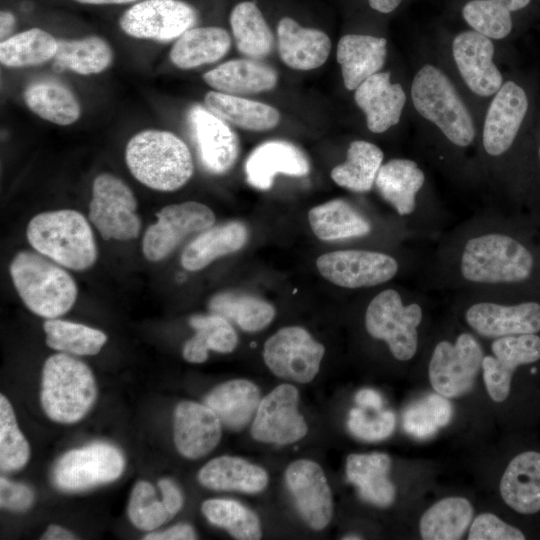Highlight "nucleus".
<instances>
[{
  "mask_svg": "<svg viewBox=\"0 0 540 540\" xmlns=\"http://www.w3.org/2000/svg\"><path fill=\"white\" fill-rule=\"evenodd\" d=\"M18 295L34 314L57 318L68 312L77 298V286L61 265L40 253L21 251L10 263Z\"/></svg>",
  "mask_w": 540,
  "mask_h": 540,
  "instance_id": "7",
  "label": "nucleus"
},
{
  "mask_svg": "<svg viewBox=\"0 0 540 540\" xmlns=\"http://www.w3.org/2000/svg\"><path fill=\"white\" fill-rule=\"evenodd\" d=\"M201 510L214 526L225 529L238 540H258L262 537L261 523L255 512L232 499H208Z\"/></svg>",
  "mask_w": 540,
  "mask_h": 540,
  "instance_id": "46",
  "label": "nucleus"
},
{
  "mask_svg": "<svg viewBox=\"0 0 540 540\" xmlns=\"http://www.w3.org/2000/svg\"><path fill=\"white\" fill-rule=\"evenodd\" d=\"M391 458L381 452L350 454L346 459V476L366 502L378 506H390L396 489L388 474Z\"/></svg>",
  "mask_w": 540,
  "mask_h": 540,
  "instance_id": "29",
  "label": "nucleus"
},
{
  "mask_svg": "<svg viewBox=\"0 0 540 540\" xmlns=\"http://www.w3.org/2000/svg\"><path fill=\"white\" fill-rule=\"evenodd\" d=\"M540 360V336L523 334L491 340L490 353L482 360V377L490 398L495 402L507 399L516 369Z\"/></svg>",
  "mask_w": 540,
  "mask_h": 540,
  "instance_id": "18",
  "label": "nucleus"
},
{
  "mask_svg": "<svg viewBox=\"0 0 540 540\" xmlns=\"http://www.w3.org/2000/svg\"><path fill=\"white\" fill-rule=\"evenodd\" d=\"M34 492L25 484L0 478V506L4 509L22 512L31 507Z\"/></svg>",
  "mask_w": 540,
  "mask_h": 540,
  "instance_id": "53",
  "label": "nucleus"
},
{
  "mask_svg": "<svg viewBox=\"0 0 540 540\" xmlns=\"http://www.w3.org/2000/svg\"><path fill=\"white\" fill-rule=\"evenodd\" d=\"M30 457L29 444L18 428L13 408L0 395V468L10 472L23 468Z\"/></svg>",
  "mask_w": 540,
  "mask_h": 540,
  "instance_id": "49",
  "label": "nucleus"
},
{
  "mask_svg": "<svg viewBox=\"0 0 540 540\" xmlns=\"http://www.w3.org/2000/svg\"><path fill=\"white\" fill-rule=\"evenodd\" d=\"M203 80L215 91L238 96L272 90L278 75L261 61L234 59L206 72Z\"/></svg>",
  "mask_w": 540,
  "mask_h": 540,
  "instance_id": "31",
  "label": "nucleus"
},
{
  "mask_svg": "<svg viewBox=\"0 0 540 540\" xmlns=\"http://www.w3.org/2000/svg\"><path fill=\"white\" fill-rule=\"evenodd\" d=\"M137 200L120 178L99 174L93 181L89 220L105 240L135 239L141 230Z\"/></svg>",
  "mask_w": 540,
  "mask_h": 540,
  "instance_id": "13",
  "label": "nucleus"
},
{
  "mask_svg": "<svg viewBox=\"0 0 540 540\" xmlns=\"http://www.w3.org/2000/svg\"><path fill=\"white\" fill-rule=\"evenodd\" d=\"M313 233L323 241L368 237L374 230L370 217L352 203L334 199L313 207L308 213Z\"/></svg>",
  "mask_w": 540,
  "mask_h": 540,
  "instance_id": "28",
  "label": "nucleus"
},
{
  "mask_svg": "<svg viewBox=\"0 0 540 540\" xmlns=\"http://www.w3.org/2000/svg\"><path fill=\"white\" fill-rule=\"evenodd\" d=\"M354 99L368 129L382 133L399 122L406 95L400 84L390 82L389 72H378L355 89Z\"/></svg>",
  "mask_w": 540,
  "mask_h": 540,
  "instance_id": "25",
  "label": "nucleus"
},
{
  "mask_svg": "<svg viewBox=\"0 0 540 540\" xmlns=\"http://www.w3.org/2000/svg\"><path fill=\"white\" fill-rule=\"evenodd\" d=\"M425 296L416 290L386 287L375 293L365 307L367 334L383 342L399 362H409L419 353L428 313Z\"/></svg>",
  "mask_w": 540,
  "mask_h": 540,
  "instance_id": "2",
  "label": "nucleus"
},
{
  "mask_svg": "<svg viewBox=\"0 0 540 540\" xmlns=\"http://www.w3.org/2000/svg\"><path fill=\"white\" fill-rule=\"evenodd\" d=\"M24 101L35 115L60 126L73 124L81 115V106L74 93L53 80H40L28 85Z\"/></svg>",
  "mask_w": 540,
  "mask_h": 540,
  "instance_id": "37",
  "label": "nucleus"
},
{
  "mask_svg": "<svg viewBox=\"0 0 540 540\" xmlns=\"http://www.w3.org/2000/svg\"><path fill=\"white\" fill-rule=\"evenodd\" d=\"M538 156H539V161H540V145H539V150H538Z\"/></svg>",
  "mask_w": 540,
  "mask_h": 540,
  "instance_id": "62",
  "label": "nucleus"
},
{
  "mask_svg": "<svg viewBox=\"0 0 540 540\" xmlns=\"http://www.w3.org/2000/svg\"><path fill=\"white\" fill-rule=\"evenodd\" d=\"M517 286V285H516ZM514 286L453 293V312L479 338L538 334L540 302L514 300Z\"/></svg>",
  "mask_w": 540,
  "mask_h": 540,
  "instance_id": "3",
  "label": "nucleus"
},
{
  "mask_svg": "<svg viewBox=\"0 0 540 540\" xmlns=\"http://www.w3.org/2000/svg\"><path fill=\"white\" fill-rule=\"evenodd\" d=\"M209 308L212 313L233 321L247 332L264 329L275 316V309L270 303L259 297L241 293L217 294L211 299Z\"/></svg>",
  "mask_w": 540,
  "mask_h": 540,
  "instance_id": "44",
  "label": "nucleus"
},
{
  "mask_svg": "<svg viewBox=\"0 0 540 540\" xmlns=\"http://www.w3.org/2000/svg\"><path fill=\"white\" fill-rule=\"evenodd\" d=\"M425 257L416 251L394 254L371 249H344L322 254L316 261L320 274L346 289L384 285L402 273L420 271Z\"/></svg>",
  "mask_w": 540,
  "mask_h": 540,
  "instance_id": "8",
  "label": "nucleus"
},
{
  "mask_svg": "<svg viewBox=\"0 0 540 540\" xmlns=\"http://www.w3.org/2000/svg\"><path fill=\"white\" fill-rule=\"evenodd\" d=\"M528 109L522 87L507 81L495 93L486 113L482 144L487 156H503L512 147Z\"/></svg>",
  "mask_w": 540,
  "mask_h": 540,
  "instance_id": "21",
  "label": "nucleus"
},
{
  "mask_svg": "<svg viewBox=\"0 0 540 540\" xmlns=\"http://www.w3.org/2000/svg\"><path fill=\"white\" fill-rule=\"evenodd\" d=\"M196 11L180 0H143L126 10L119 20L121 29L138 39L171 41L192 28Z\"/></svg>",
  "mask_w": 540,
  "mask_h": 540,
  "instance_id": "16",
  "label": "nucleus"
},
{
  "mask_svg": "<svg viewBox=\"0 0 540 540\" xmlns=\"http://www.w3.org/2000/svg\"><path fill=\"white\" fill-rule=\"evenodd\" d=\"M114 58L110 44L102 37L91 35L80 39L58 40L55 65L80 75L105 71Z\"/></svg>",
  "mask_w": 540,
  "mask_h": 540,
  "instance_id": "42",
  "label": "nucleus"
},
{
  "mask_svg": "<svg viewBox=\"0 0 540 540\" xmlns=\"http://www.w3.org/2000/svg\"><path fill=\"white\" fill-rule=\"evenodd\" d=\"M372 9L381 13L392 12L402 0H368Z\"/></svg>",
  "mask_w": 540,
  "mask_h": 540,
  "instance_id": "59",
  "label": "nucleus"
},
{
  "mask_svg": "<svg viewBox=\"0 0 540 540\" xmlns=\"http://www.w3.org/2000/svg\"><path fill=\"white\" fill-rule=\"evenodd\" d=\"M537 266L531 248L496 211L479 212L444 232L419 271L424 291L453 293L523 285Z\"/></svg>",
  "mask_w": 540,
  "mask_h": 540,
  "instance_id": "1",
  "label": "nucleus"
},
{
  "mask_svg": "<svg viewBox=\"0 0 540 540\" xmlns=\"http://www.w3.org/2000/svg\"><path fill=\"white\" fill-rule=\"evenodd\" d=\"M385 38L348 34L337 45V61L343 82L348 90H355L370 76L378 73L387 54Z\"/></svg>",
  "mask_w": 540,
  "mask_h": 540,
  "instance_id": "30",
  "label": "nucleus"
},
{
  "mask_svg": "<svg viewBox=\"0 0 540 540\" xmlns=\"http://www.w3.org/2000/svg\"><path fill=\"white\" fill-rule=\"evenodd\" d=\"M474 509L464 497H446L430 506L419 522L424 540H457L462 538L473 520Z\"/></svg>",
  "mask_w": 540,
  "mask_h": 540,
  "instance_id": "38",
  "label": "nucleus"
},
{
  "mask_svg": "<svg viewBox=\"0 0 540 540\" xmlns=\"http://www.w3.org/2000/svg\"><path fill=\"white\" fill-rule=\"evenodd\" d=\"M58 40L41 28H31L1 41L0 62L10 68L36 66L54 59Z\"/></svg>",
  "mask_w": 540,
  "mask_h": 540,
  "instance_id": "43",
  "label": "nucleus"
},
{
  "mask_svg": "<svg viewBox=\"0 0 540 540\" xmlns=\"http://www.w3.org/2000/svg\"><path fill=\"white\" fill-rule=\"evenodd\" d=\"M260 401L258 386L247 379L226 381L204 398V404L215 412L226 428L233 431H240L250 423Z\"/></svg>",
  "mask_w": 540,
  "mask_h": 540,
  "instance_id": "33",
  "label": "nucleus"
},
{
  "mask_svg": "<svg viewBox=\"0 0 540 540\" xmlns=\"http://www.w3.org/2000/svg\"><path fill=\"white\" fill-rule=\"evenodd\" d=\"M281 60L295 70H313L322 66L331 50V41L321 30L305 28L290 17H283L277 27Z\"/></svg>",
  "mask_w": 540,
  "mask_h": 540,
  "instance_id": "26",
  "label": "nucleus"
},
{
  "mask_svg": "<svg viewBox=\"0 0 540 540\" xmlns=\"http://www.w3.org/2000/svg\"><path fill=\"white\" fill-rule=\"evenodd\" d=\"M299 392L291 384H281L265 395L251 425V436L263 443L288 445L301 440L308 432L307 423L298 411Z\"/></svg>",
  "mask_w": 540,
  "mask_h": 540,
  "instance_id": "17",
  "label": "nucleus"
},
{
  "mask_svg": "<svg viewBox=\"0 0 540 540\" xmlns=\"http://www.w3.org/2000/svg\"><path fill=\"white\" fill-rule=\"evenodd\" d=\"M324 346L299 326L281 328L264 344L263 359L277 377L298 382H311L317 375Z\"/></svg>",
  "mask_w": 540,
  "mask_h": 540,
  "instance_id": "14",
  "label": "nucleus"
},
{
  "mask_svg": "<svg viewBox=\"0 0 540 540\" xmlns=\"http://www.w3.org/2000/svg\"><path fill=\"white\" fill-rule=\"evenodd\" d=\"M41 539L44 540H72L77 539V537L70 532L69 530L59 526V525H49L47 530L42 535Z\"/></svg>",
  "mask_w": 540,
  "mask_h": 540,
  "instance_id": "57",
  "label": "nucleus"
},
{
  "mask_svg": "<svg viewBox=\"0 0 540 540\" xmlns=\"http://www.w3.org/2000/svg\"><path fill=\"white\" fill-rule=\"evenodd\" d=\"M128 516L134 526L146 531H152L172 518L163 501L156 498L154 487L146 481H138L134 485Z\"/></svg>",
  "mask_w": 540,
  "mask_h": 540,
  "instance_id": "50",
  "label": "nucleus"
},
{
  "mask_svg": "<svg viewBox=\"0 0 540 540\" xmlns=\"http://www.w3.org/2000/svg\"><path fill=\"white\" fill-rule=\"evenodd\" d=\"M156 217L142 241L143 254L152 262L166 258L186 236L200 233L215 222L213 211L195 201L165 206Z\"/></svg>",
  "mask_w": 540,
  "mask_h": 540,
  "instance_id": "15",
  "label": "nucleus"
},
{
  "mask_svg": "<svg viewBox=\"0 0 540 540\" xmlns=\"http://www.w3.org/2000/svg\"><path fill=\"white\" fill-rule=\"evenodd\" d=\"M97 387L90 368L68 353L50 356L42 370L41 404L53 421L72 424L93 406Z\"/></svg>",
  "mask_w": 540,
  "mask_h": 540,
  "instance_id": "9",
  "label": "nucleus"
},
{
  "mask_svg": "<svg viewBox=\"0 0 540 540\" xmlns=\"http://www.w3.org/2000/svg\"><path fill=\"white\" fill-rule=\"evenodd\" d=\"M229 21L236 46L242 54L252 59H261L271 53L274 37L254 2L238 3L232 9Z\"/></svg>",
  "mask_w": 540,
  "mask_h": 540,
  "instance_id": "41",
  "label": "nucleus"
},
{
  "mask_svg": "<svg viewBox=\"0 0 540 540\" xmlns=\"http://www.w3.org/2000/svg\"><path fill=\"white\" fill-rule=\"evenodd\" d=\"M342 539H344V540H353V539L358 540V539H362V537H360L357 534H349V535L344 536Z\"/></svg>",
  "mask_w": 540,
  "mask_h": 540,
  "instance_id": "61",
  "label": "nucleus"
},
{
  "mask_svg": "<svg viewBox=\"0 0 540 540\" xmlns=\"http://www.w3.org/2000/svg\"><path fill=\"white\" fill-rule=\"evenodd\" d=\"M189 324L195 330V335L183 347V357L190 363H203L208 358V351L230 353L238 344V336L229 323L221 315H193Z\"/></svg>",
  "mask_w": 540,
  "mask_h": 540,
  "instance_id": "39",
  "label": "nucleus"
},
{
  "mask_svg": "<svg viewBox=\"0 0 540 540\" xmlns=\"http://www.w3.org/2000/svg\"><path fill=\"white\" fill-rule=\"evenodd\" d=\"M15 16L9 11H1L0 13V36L1 39L10 37L15 26Z\"/></svg>",
  "mask_w": 540,
  "mask_h": 540,
  "instance_id": "58",
  "label": "nucleus"
},
{
  "mask_svg": "<svg viewBox=\"0 0 540 540\" xmlns=\"http://www.w3.org/2000/svg\"><path fill=\"white\" fill-rule=\"evenodd\" d=\"M125 161L135 179L163 192L184 186L194 171L186 143L166 130L146 129L136 133L126 145Z\"/></svg>",
  "mask_w": 540,
  "mask_h": 540,
  "instance_id": "5",
  "label": "nucleus"
},
{
  "mask_svg": "<svg viewBox=\"0 0 540 540\" xmlns=\"http://www.w3.org/2000/svg\"><path fill=\"white\" fill-rule=\"evenodd\" d=\"M158 487L162 493V501L172 517H174L183 506V495L177 484L171 479H161Z\"/></svg>",
  "mask_w": 540,
  "mask_h": 540,
  "instance_id": "54",
  "label": "nucleus"
},
{
  "mask_svg": "<svg viewBox=\"0 0 540 540\" xmlns=\"http://www.w3.org/2000/svg\"><path fill=\"white\" fill-rule=\"evenodd\" d=\"M187 122L203 168L214 175L228 172L239 153L234 131L223 119L200 105L190 107Z\"/></svg>",
  "mask_w": 540,
  "mask_h": 540,
  "instance_id": "20",
  "label": "nucleus"
},
{
  "mask_svg": "<svg viewBox=\"0 0 540 540\" xmlns=\"http://www.w3.org/2000/svg\"><path fill=\"white\" fill-rule=\"evenodd\" d=\"M384 154L375 144L355 140L350 143L346 160L331 171L332 180L353 192L364 193L372 189Z\"/></svg>",
  "mask_w": 540,
  "mask_h": 540,
  "instance_id": "40",
  "label": "nucleus"
},
{
  "mask_svg": "<svg viewBox=\"0 0 540 540\" xmlns=\"http://www.w3.org/2000/svg\"><path fill=\"white\" fill-rule=\"evenodd\" d=\"M125 468L122 452L105 442L66 452L53 467L52 481L64 492H81L120 477Z\"/></svg>",
  "mask_w": 540,
  "mask_h": 540,
  "instance_id": "12",
  "label": "nucleus"
},
{
  "mask_svg": "<svg viewBox=\"0 0 540 540\" xmlns=\"http://www.w3.org/2000/svg\"><path fill=\"white\" fill-rule=\"evenodd\" d=\"M396 418L392 411H383L370 418L362 409L350 411L347 426L351 434L364 441H379L394 431Z\"/></svg>",
  "mask_w": 540,
  "mask_h": 540,
  "instance_id": "51",
  "label": "nucleus"
},
{
  "mask_svg": "<svg viewBox=\"0 0 540 540\" xmlns=\"http://www.w3.org/2000/svg\"><path fill=\"white\" fill-rule=\"evenodd\" d=\"M144 540H194L197 534L194 528L187 523H178L162 531L152 532L143 537Z\"/></svg>",
  "mask_w": 540,
  "mask_h": 540,
  "instance_id": "55",
  "label": "nucleus"
},
{
  "mask_svg": "<svg viewBox=\"0 0 540 540\" xmlns=\"http://www.w3.org/2000/svg\"><path fill=\"white\" fill-rule=\"evenodd\" d=\"M26 236L38 253L68 269L86 270L98 256L91 226L76 210L37 214L28 223Z\"/></svg>",
  "mask_w": 540,
  "mask_h": 540,
  "instance_id": "6",
  "label": "nucleus"
},
{
  "mask_svg": "<svg viewBox=\"0 0 540 540\" xmlns=\"http://www.w3.org/2000/svg\"><path fill=\"white\" fill-rule=\"evenodd\" d=\"M230 46L227 30L216 26L192 27L177 38L169 57L176 67L193 69L220 60Z\"/></svg>",
  "mask_w": 540,
  "mask_h": 540,
  "instance_id": "35",
  "label": "nucleus"
},
{
  "mask_svg": "<svg viewBox=\"0 0 540 540\" xmlns=\"http://www.w3.org/2000/svg\"><path fill=\"white\" fill-rule=\"evenodd\" d=\"M484 355L480 338L468 329L438 337L429 348L427 363L434 391L446 398L467 394L481 372Z\"/></svg>",
  "mask_w": 540,
  "mask_h": 540,
  "instance_id": "11",
  "label": "nucleus"
},
{
  "mask_svg": "<svg viewBox=\"0 0 540 540\" xmlns=\"http://www.w3.org/2000/svg\"><path fill=\"white\" fill-rule=\"evenodd\" d=\"M355 401L362 408L380 410L383 406L381 394L369 388L359 390L355 395Z\"/></svg>",
  "mask_w": 540,
  "mask_h": 540,
  "instance_id": "56",
  "label": "nucleus"
},
{
  "mask_svg": "<svg viewBox=\"0 0 540 540\" xmlns=\"http://www.w3.org/2000/svg\"><path fill=\"white\" fill-rule=\"evenodd\" d=\"M503 501L520 514L540 511V452L525 451L506 467L500 481Z\"/></svg>",
  "mask_w": 540,
  "mask_h": 540,
  "instance_id": "27",
  "label": "nucleus"
},
{
  "mask_svg": "<svg viewBox=\"0 0 540 540\" xmlns=\"http://www.w3.org/2000/svg\"><path fill=\"white\" fill-rule=\"evenodd\" d=\"M376 188L413 239L440 237L447 212L431 198H425L426 176L410 159L394 158L382 164Z\"/></svg>",
  "mask_w": 540,
  "mask_h": 540,
  "instance_id": "4",
  "label": "nucleus"
},
{
  "mask_svg": "<svg viewBox=\"0 0 540 540\" xmlns=\"http://www.w3.org/2000/svg\"><path fill=\"white\" fill-rule=\"evenodd\" d=\"M198 481L216 491L256 494L267 487L269 477L256 464L241 457L224 455L207 462L198 472Z\"/></svg>",
  "mask_w": 540,
  "mask_h": 540,
  "instance_id": "32",
  "label": "nucleus"
},
{
  "mask_svg": "<svg viewBox=\"0 0 540 540\" xmlns=\"http://www.w3.org/2000/svg\"><path fill=\"white\" fill-rule=\"evenodd\" d=\"M469 540H523L524 533L492 513L479 514L469 527Z\"/></svg>",
  "mask_w": 540,
  "mask_h": 540,
  "instance_id": "52",
  "label": "nucleus"
},
{
  "mask_svg": "<svg viewBox=\"0 0 540 540\" xmlns=\"http://www.w3.org/2000/svg\"><path fill=\"white\" fill-rule=\"evenodd\" d=\"M310 164L305 154L286 141H267L257 146L245 162L247 182L260 190L271 188L276 174L305 176Z\"/></svg>",
  "mask_w": 540,
  "mask_h": 540,
  "instance_id": "24",
  "label": "nucleus"
},
{
  "mask_svg": "<svg viewBox=\"0 0 540 540\" xmlns=\"http://www.w3.org/2000/svg\"><path fill=\"white\" fill-rule=\"evenodd\" d=\"M83 4H93V5H111V4H126L131 2H136L138 0H75Z\"/></svg>",
  "mask_w": 540,
  "mask_h": 540,
  "instance_id": "60",
  "label": "nucleus"
},
{
  "mask_svg": "<svg viewBox=\"0 0 540 540\" xmlns=\"http://www.w3.org/2000/svg\"><path fill=\"white\" fill-rule=\"evenodd\" d=\"M204 102L215 115L237 127L249 131H265L276 127L280 114L274 107L237 95L209 91Z\"/></svg>",
  "mask_w": 540,
  "mask_h": 540,
  "instance_id": "36",
  "label": "nucleus"
},
{
  "mask_svg": "<svg viewBox=\"0 0 540 540\" xmlns=\"http://www.w3.org/2000/svg\"><path fill=\"white\" fill-rule=\"evenodd\" d=\"M457 68L471 91L480 96L495 94L503 84L493 63L494 46L490 38L477 31L458 34L452 44Z\"/></svg>",
  "mask_w": 540,
  "mask_h": 540,
  "instance_id": "22",
  "label": "nucleus"
},
{
  "mask_svg": "<svg viewBox=\"0 0 540 540\" xmlns=\"http://www.w3.org/2000/svg\"><path fill=\"white\" fill-rule=\"evenodd\" d=\"M411 97L417 112L434 123L453 145L465 148L473 142L475 128L471 115L440 69L423 66L414 76Z\"/></svg>",
  "mask_w": 540,
  "mask_h": 540,
  "instance_id": "10",
  "label": "nucleus"
},
{
  "mask_svg": "<svg viewBox=\"0 0 540 540\" xmlns=\"http://www.w3.org/2000/svg\"><path fill=\"white\" fill-rule=\"evenodd\" d=\"M247 237V228L239 221L211 226L185 247L181 265L189 271L201 270L215 259L240 250Z\"/></svg>",
  "mask_w": 540,
  "mask_h": 540,
  "instance_id": "34",
  "label": "nucleus"
},
{
  "mask_svg": "<svg viewBox=\"0 0 540 540\" xmlns=\"http://www.w3.org/2000/svg\"><path fill=\"white\" fill-rule=\"evenodd\" d=\"M43 329L46 344L64 353L95 355L107 341L106 334L98 329L56 318L47 319Z\"/></svg>",
  "mask_w": 540,
  "mask_h": 540,
  "instance_id": "47",
  "label": "nucleus"
},
{
  "mask_svg": "<svg viewBox=\"0 0 540 540\" xmlns=\"http://www.w3.org/2000/svg\"><path fill=\"white\" fill-rule=\"evenodd\" d=\"M285 483L304 522L313 530L326 528L334 506L322 467L312 460H296L285 470Z\"/></svg>",
  "mask_w": 540,
  "mask_h": 540,
  "instance_id": "19",
  "label": "nucleus"
},
{
  "mask_svg": "<svg viewBox=\"0 0 540 540\" xmlns=\"http://www.w3.org/2000/svg\"><path fill=\"white\" fill-rule=\"evenodd\" d=\"M448 398L431 394L408 407L403 415V427L410 435L424 439L446 426L453 416Z\"/></svg>",
  "mask_w": 540,
  "mask_h": 540,
  "instance_id": "48",
  "label": "nucleus"
},
{
  "mask_svg": "<svg viewBox=\"0 0 540 540\" xmlns=\"http://www.w3.org/2000/svg\"><path fill=\"white\" fill-rule=\"evenodd\" d=\"M221 426L219 417L207 405L180 402L173 416V436L178 452L188 459L206 456L218 445Z\"/></svg>",
  "mask_w": 540,
  "mask_h": 540,
  "instance_id": "23",
  "label": "nucleus"
},
{
  "mask_svg": "<svg viewBox=\"0 0 540 540\" xmlns=\"http://www.w3.org/2000/svg\"><path fill=\"white\" fill-rule=\"evenodd\" d=\"M530 0H472L462 10L466 22L477 32L502 39L512 30L511 12L520 10Z\"/></svg>",
  "mask_w": 540,
  "mask_h": 540,
  "instance_id": "45",
  "label": "nucleus"
}]
</instances>
